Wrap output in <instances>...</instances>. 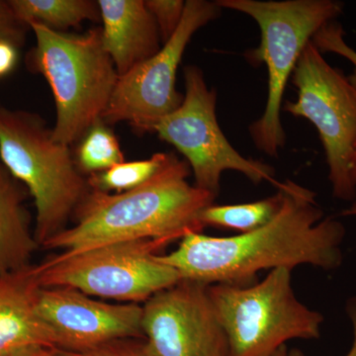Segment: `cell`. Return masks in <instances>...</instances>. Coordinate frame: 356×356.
I'll use <instances>...</instances> for the list:
<instances>
[{
    "label": "cell",
    "mask_w": 356,
    "mask_h": 356,
    "mask_svg": "<svg viewBox=\"0 0 356 356\" xmlns=\"http://www.w3.org/2000/svg\"><path fill=\"white\" fill-rule=\"evenodd\" d=\"M28 26L36 39L28 67L44 77L53 93L57 114L54 139L70 147L102 118L118 72L103 47L102 27L70 34L38 23Z\"/></svg>",
    "instance_id": "3"
},
{
    "label": "cell",
    "mask_w": 356,
    "mask_h": 356,
    "mask_svg": "<svg viewBox=\"0 0 356 356\" xmlns=\"http://www.w3.org/2000/svg\"><path fill=\"white\" fill-rule=\"evenodd\" d=\"M189 175L186 161L168 153L158 172L136 188L119 193L90 189L74 212V225L42 248L69 255L130 241L170 245L187 234L202 233L201 213L216 195L189 184Z\"/></svg>",
    "instance_id": "2"
},
{
    "label": "cell",
    "mask_w": 356,
    "mask_h": 356,
    "mask_svg": "<svg viewBox=\"0 0 356 356\" xmlns=\"http://www.w3.org/2000/svg\"><path fill=\"white\" fill-rule=\"evenodd\" d=\"M221 8L247 14L259 25L261 43L245 53L252 64H264L268 74L266 109L250 126L255 147L277 156L286 143L280 112L288 81L304 49L321 28L343 13L337 0H218Z\"/></svg>",
    "instance_id": "5"
},
{
    "label": "cell",
    "mask_w": 356,
    "mask_h": 356,
    "mask_svg": "<svg viewBox=\"0 0 356 356\" xmlns=\"http://www.w3.org/2000/svg\"><path fill=\"white\" fill-rule=\"evenodd\" d=\"M292 81L298 97L285 103L283 110L315 126L324 147L332 194L355 201L350 163L356 145V88L312 41L297 63Z\"/></svg>",
    "instance_id": "8"
},
{
    "label": "cell",
    "mask_w": 356,
    "mask_h": 356,
    "mask_svg": "<svg viewBox=\"0 0 356 356\" xmlns=\"http://www.w3.org/2000/svg\"><path fill=\"white\" fill-rule=\"evenodd\" d=\"M184 81V102L154 126V133L184 156L194 185L217 196L227 170L241 172L254 184H280L270 165L245 158L227 139L217 120L216 90L208 88L202 70L187 65Z\"/></svg>",
    "instance_id": "9"
},
{
    "label": "cell",
    "mask_w": 356,
    "mask_h": 356,
    "mask_svg": "<svg viewBox=\"0 0 356 356\" xmlns=\"http://www.w3.org/2000/svg\"><path fill=\"white\" fill-rule=\"evenodd\" d=\"M0 356H70L69 353L58 348H46V350H40L30 351V353H17V355H6Z\"/></svg>",
    "instance_id": "26"
},
{
    "label": "cell",
    "mask_w": 356,
    "mask_h": 356,
    "mask_svg": "<svg viewBox=\"0 0 356 356\" xmlns=\"http://www.w3.org/2000/svg\"><path fill=\"white\" fill-rule=\"evenodd\" d=\"M40 318L58 350L81 353L125 339H144L140 304L111 303L70 287H41Z\"/></svg>",
    "instance_id": "12"
},
{
    "label": "cell",
    "mask_w": 356,
    "mask_h": 356,
    "mask_svg": "<svg viewBox=\"0 0 356 356\" xmlns=\"http://www.w3.org/2000/svg\"><path fill=\"white\" fill-rule=\"evenodd\" d=\"M34 266L0 276V355L58 348L40 318Z\"/></svg>",
    "instance_id": "13"
},
{
    "label": "cell",
    "mask_w": 356,
    "mask_h": 356,
    "mask_svg": "<svg viewBox=\"0 0 356 356\" xmlns=\"http://www.w3.org/2000/svg\"><path fill=\"white\" fill-rule=\"evenodd\" d=\"M0 161L26 187L36 208L39 247L67 229L90 188L70 147L54 139L39 114L0 106Z\"/></svg>",
    "instance_id": "4"
},
{
    "label": "cell",
    "mask_w": 356,
    "mask_h": 356,
    "mask_svg": "<svg viewBox=\"0 0 356 356\" xmlns=\"http://www.w3.org/2000/svg\"><path fill=\"white\" fill-rule=\"evenodd\" d=\"M346 313L350 318L353 330V341L350 351L346 356H356V297H353L346 304Z\"/></svg>",
    "instance_id": "25"
},
{
    "label": "cell",
    "mask_w": 356,
    "mask_h": 356,
    "mask_svg": "<svg viewBox=\"0 0 356 356\" xmlns=\"http://www.w3.org/2000/svg\"><path fill=\"white\" fill-rule=\"evenodd\" d=\"M344 36L346 33L343 31V26L336 21H332L321 28L312 42L323 54H337L353 65V74L348 76V79L356 88V51L346 43Z\"/></svg>",
    "instance_id": "20"
},
{
    "label": "cell",
    "mask_w": 356,
    "mask_h": 356,
    "mask_svg": "<svg viewBox=\"0 0 356 356\" xmlns=\"http://www.w3.org/2000/svg\"><path fill=\"white\" fill-rule=\"evenodd\" d=\"M209 286L180 280L143 304V337L154 356H229Z\"/></svg>",
    "instance_id": "11"
},
{
    "label": "cell",
    "mask_w": 356,
    "mask_h": 356,
    "mask_svg": "<svg viewBox=\"0 0 356 356\" xmlns=\"http://www.w3.org/2000/svg\"><path fill=\"white\" fill-rule=\"evenodd\" d=\"M28 29L30 28L14 13L10 2L0 0V42L20 48L25 43Z\"/></svg>",
    "instance_id": "23"
},
{
    "label": "cell",
    "mask_w": 356,
    "mask_h": 356,
    "mask_svg": "<svg viewBox=\"0 0 356 356\" xmlns=\"http://www.w3.org/2000/svg\"><path fill=\"white\" fill-rule=\"evenodd\" d=\"M273 356H304L301 351L288 350L287 346L281 348L277 353H274Z\"/></svg>",
    "instance_id": "27"
},
{
    "label": "cell",
    "mask_w": 356,
    "mask_h": 356,
    "mask_svg": "<svg viewBox=\"0 0 356 356\" xmlns=\"http://www.w3.org/2000/svg\"><path fill=\"white\" fill-rule=\"evenodd\" d=\"M282 196L278 191L271 197L254 202L234 205H210L201 213L204 227L233 229L240 234L248 233L266 226L280 209Z\"/></svg>",
    "instance_id": "17"
},
{
    "label": "cell",
    "mask_w": 356,
    "mask_h": 356,
    "mask_svg": "<svg viewBox=\"0 0 356 356\" xmlns=\"http://www.w3.org/2000/svg\"><path fill=\"white\" fill-rule=\"evenodd\" d=\"M138 339H119L92 350L69 353L70 356H154L146 341Z\"/></svg>",
    "instance_id": "22"
},
{
    "label": "cell",
    "mask_w": 356,
    "mask_h": 356,
    "mask_svg": "<svg viewBox=\"0 0 356 356\" xmlns=\"http://www.w3.org/2000/svg\"><path fill=\"white\" fill-rule=\"evenodd\" d=\"M77 168L83 173H99L125 161L113 131L100 119L79 140L76 156Z\"/></svg>",
    "instance_id": "18"
},
{
    "label": "cell",
    "mask_w": 356,
    "mask_h": 356,
    "mask_svg": "<svg viewBox=\"0 0 356 356\" xmlns=\"http://www.w3.org/2000/svg\"><path fill=\"white\" fill-rule=\"evenodd\" d=\"M339 215L343 217L356 216V200L353 201L350 207L341 211Z\"/></svg>",
    "instance_id": "28"
},
{
    "label": "cell",
    "mask_w": 356,
    "mask_h": 356,
    "mask_svg": "<svg viewBox=\"0 0 356 356\" xmlns=\"http://www.w3.org/2000/svg\"><path fill=\"white\" fill-rule=\"evenodd\" d=\"M350 173L351 178H353V182H355V184L356 185V145L355 147V152H353V159H351Z\"/></svg>",
    "instance_id": "29"
},
{
    "label": "cell",
    "mask_w": 356,
    "mask_h": 356,
    "mask_svg": "<svg viewBox=\"0 0 356 356\" xmlns=\"http://www.w3.org/2000/svg\"><path fill=\"white\" fill-rule=\"evenodd\" d=\"M14 13L26 25L38 23L54 31L65 33L86 21H102L93 0H9ZM29 27V26H28Z\"/></svg>",
    "instance_id": "16"
},
{
    "label": "cell",
    "mask_w": 356,
    "mask_h": 356,
    "mask_svg": "<svg viewBox=\"0 0 356 356\" xmlns=\"http://www.w3.org/2000/svg\"><path fill=\"white\" fill-rule=\"evenodd\" d=\"M105 51L119 76L153 57L161 40L145 0H98Z\"/></svg>",
    "instance_id": "14"
},
{
    "label": "cell",
    "mask_w": 356,
    "mask_h": 356,
    "mask_svg": "<svg viewBox=\"0 0 356 356\" xmlns=\"http://www.w3.org/2000/svg\"><path fill=\"white\" fill-rule=\"evenodd\" d=\"M168 153H156L143 161H124L109 170L89 175V188L92 191L119 193L131 191L147 181L168 159Z\"/></svg>",
    "instance_id": "19"
},
{
    "label": "cell",
    "mask_w": 356,
    "mask_h": 356,
    "mask_svg": "<svg viewBox=\"0 0 356 356\" xmlns=\"http://www.w3.org/2000/svg\"><path fill=\"white\" fill-rule=\"evenodd\" d=\"M147 10L153 15L161 43L165 44L177 32L184 18L186 1L184 0H145Z\"/></svg>",
    "instance_id": "21"
},
{
    "label": "cell",
    "mask_w": 356,
    "mask_h": 356,
    "mask_svg": "<svg viewBox=\"0 0 356 356\" xmlns=\"http://www.w3.org/2000/svg\"><path fill=\"white\" fill-rule=\"evenodd\" d=\"M17 58V48L6 42H0V77L13 72Z\"/></svg>",
    "instance_id": "24"
},
{
    "label": "cell",
    "mask_w": 356,
    "mask_h": 356,
    "mask_svg": "<svg viewBox=\"0 0 356 356\" xmlns=\"http://www.w3.org/2000/svg\"><path fill=\"white\" fill-rule=\"evenodd\" d=\"M221 11L216 1L187 0L184 18L172 38L153 57L119 76L102 120L107 125L127 122L137 133H154V126L184 102L177 76L189 42Z\"/></svg>",
    "instance_id": "10"
},
{
    "label": "cell",
    "mask_w": 356,
    "mask_h": 356,
    "mask_svg": "<svg viewBox=\"0 0 356 356\" xmlns=\"http://www.w3.org/2000/svg\"><path fill=\"white\" fill-rule=\"evenodd\" d=\"M282 201L266 226L232 236L189 233L159 261L175 268L180 278L204 284L245 285L261 270L309 264L325 270L343 261L346 236L343 222L324 218L317 194L296 182L280 181Z\"/></svg>",
    "instance_id": "1"
},
{
    "label": "cell",
    "mask_w": 356,
    "mask_h": 356,
    "mask_svg": "<svg viewBox=\"0 0 356 356\" xmlns=\"http://www.w3.org/2000/svg\"><path fill=\"white\" fill-rule=\"evenodd\" d=\"M291 273L280 267L259 282L210 285L229 356H273L292 339L320 337L324 317L297 298Z\"/></svg>",
    "instance_id": "6"
},
{
    "label": "cell",
    "mask_w": 356,
    "mask_h": 356,
    "mask_svg": "<svg viewBox=\"0 0 356 356\" xmlns=\"http://www.w3.org/2000/svg\"><path fill=\"white\" fill-rule=\"evenodd\" d=\"M168 245L154 240L108 243L54 255L34 266V271L41 287H70L116 303H145L181 280L159 261V252Z\"/></svg>",
    "instance_id": "7"
},
{
    "label": "cell",
    "mask_w": 356,
    "mask_h": 356,
    "mask_svg": "<svg viewBox=\"0 0 356 356\" xmlns=\"http://www.w3.org/2000/svg\"><path fill=\"white\" fill-rule=\"evenodd\" d=\"M23 185L0 161V276L31 266L39 248L24 207Z\"/></svg>",
    "instance_id": "15"
}]
</instances>
